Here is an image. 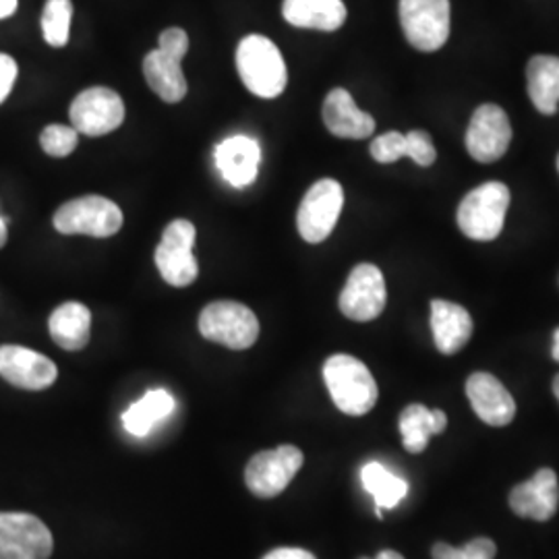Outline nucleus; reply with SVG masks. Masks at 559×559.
<instances>
[{"mask_svg":"<svg viewBox=\"0 0 559 559\" xmlns=\"http://www.w3.org/2000/svg\"><path fill=\"white\" fill-rule=\"evenodd\" d=\"M559 506L558 477L551 468H540L531 480H524L510 491V508L520 519L547 522Z\"/></svg>","mask_w":559,"mask_h":559,"instance_id":"nucleus-17","label":"nucleus"},{"mask_svg":"<svg viewBox=\"0 0 559 559\" xmlns=\"http://www.w3.org/2000/svg\"><path fill=\"white\" fill-rule=\"evenodd\" d=\"M55 539L40 519L0 512V559H50Z\"/></svg>","mask_w":559,"mask_h":559,"instance_id":"nucleus-10","label":"nucleus"},{"mask_svg":"<svg viewBox=\"0 0 559 559\" xmlns=\"http://www.w3.org/2000/svg\"><path fill=\"white\" fill-rule=\"evenodd\" d=\"M282 15L300 29L336 32L346 21V4L342 0H284Z\"/></svg>","mask_w":559,"mask_h":559,"instance_id":"nucleus-21","label":"nucleus"},{"mask_svg":"<svg viewBox=\"0 0 559 559\" xmlns=\"http://www.w3.org/2000/svg\"><path fill=\"white\" fill-rule=\"evenodd\" d=\"M400 25L411 46L436 52L450 38V0H400Z\"/></svg>","mask_w":559,"mask_h":559,"instance_id":"nucleus-7","label":"nucleus"},{"mask_svg":"<svg viewBox=\"0 0 559 559\" xmlns=\"http://www.w3.org/2000/svg\"><path fill=\"white\" fill-rule=\"evenodd\" d=\"M214 160L221 170L222 179L235 189H245L253 185L260 175V141L249 135H233L216 145Z\"/></svg>","mask_w":559,"mask_h":559,"instance_id":"nucleus-16","label":"nucleus"},{"mask_svg":"<svg viewBox=\"0 0 559 559\" xmlns=\"http://www.w3.org/2000/svg\"><path fill=\"white\" fill-rule=\"evenodd\" d=\"M431 330L441 355H456L473 336V318L456 302L431 300Z\"/></svg>","mask_w":559,"mask_h":559,"instance_id":"nucleus-20","label":"nucleus"},{"mask_svg":"<svg viewBox=\"0 0 559 559\" xmlns=\"http://www.w3.org/2000/svg\"><path fill=\"white\" fill-rule=\"evenodd\" d=\"M466 396L477 417L491 427H506L516 417V402L512 394L491 373H473L466 380Z\"/></svg>","mask_w":559,"mask_h":559,"instance_id":"nucleus-18","label":"nucleus"},{"mask_svg":"<svg viewBox=\"0 0 559 559\" xmlns=\"http://www.w3.org/2000/svg\"><path fill=\"white\" fill-rule=\"evenodd\" d=\"M60 235H85L94 239L115 237L122 228V212L115 201L102 195H83L62 203L55 214Z\"/></svg>","mask_w":559,"mask_h":559,"instance_id":"nucleus-6","label":"nucleus"},{"mask_svg":"<svg viewBox=\"0 0 559 559\" xmlns=\"http://www.w3.org/2000/svg\"><path fill=\"white\" fill-rule=\"evenodd\" d=\"M512 141V124L498 104L479 106L466 129V150L477 162L491 164L503 158Z\"/></svg>","mask_w":559,"mask_h":559,"instance_id":"nucleus-14","label":"nucleus"},{"mask_svg":"<svg viewBox=\"0 0 559 559\" xmlns=\"http://www.w3.org/2000/svg\"><path fill=\"white\" fill-rule=\"evenodd\" d=\"M554 394L559 400V376H556V380H554Z\"/></svg>","mask_w":559,"mask_h":559,"instance_id":"nucleus-38","label":"nucleus"},{"mask_svg":"<svg viewBox=\"0 0 559 559\" xmlns=\"http://www.w3.org/2000/svg\"><path fill=\"white\" fill-rule=\"evenodd\" d=\"M20 67L13 57L0 52V104L11 96V90L17 81Z\"/></svg>","mask_w":559,"mask_h":559,"instance_id":"nucleus-32","label":"nucleus"},{"mask_svg":"<svg viewBox=\"0 0 559 559\" xmlns=\"http://www.w3.org/2000/svg\"><path fill=\"white\" fill-rule=\"evenodd\" d=\"M385 300L388 290L380 267L373 263H360L346 280L338 305L344 318L365 323L380 318Z\"/></svg>","mask_w":559,"mask_h":559,"instance_id":"nucleus-13","label":"nucleus"},{"mask_svg":"<svg viewBox=\"0 0 559 559\" xmlns=\"http://www.w3.org/2000/svg\"><path fill=\"white\" fill-rule=\"evenodd\" d=\"M360 480H362V487L376 500V508H378L376 512L380 519H383V510L396 508L408 493V483L392 475L380 462L365 464L360 471Z\"/></svg>","mask_w":559,"mask_h":559,"instance_id":"nucleus-26","label":"nucleus"},{"mask_svg":"<svg viewBox=\"0 0 559 559\" xmlns=\"http://www.w3.org/2000/svg\"><path fill=\"white\" fill-rule=\"evenodd\" d=\"M175 406H177V400L170 392H166L162 388L150 390L143 399L131 404L129 411H124L122 425L131 436L145 438L154 429L156 423L173 415Z\"/></svg>","mask_w":559,"mask_h":559,"instance_id":"nucleus-25","label":"nucleus"},{"mask_svg":"<svg viewBox=\"0 0 559 559\" xmlns=\"http://www.w3.org/2000/svg\"><path fill=\"white\" fill-rule=\"evenodd\" d=\"M558 170H559V156H558Z\"/></svg>","mask_w":559,"mask_h":559,"instance_id":"nucleus-39","label":"nucleus"},{"mask_svg":"<svg viewBox=\"0 0 559 559\" xmlns=\"http://www.w3.org/2000/svg\"><path fill=\"white\" fill-rule=\"evenodd\" d=\"M498 554V547L491 539L468 540L464 547H452L448 543H436L431 549L433 559H493Z\"/></svg>","mask_w":559,"mask_h":559,"instance_id":"nucleus-29","label":"nucleus"},{"mask_svg":"<svg viewBox=\"0 0 559 559\" xmlns=\"http://www.w3.org/2000/svg\"><path fill=\"white\" fill-rule=\"evenodd\" d=\"M528 98L545 117H554L559 110V57L537 55L526 67Z\"/></svg>","mask_w":559,"mask_h":559,"instance_id":"nucleus-22","label":"nucleus"},{"mask_svg":"<svg viewBox=\"0 0 559 559\" xmlns=\"http://www.w3.org/2000/svg\"><path fill=\"white\" fill-rule=\"evenodd\" d=\"M237 71L245 87L263 100L282 96L288 83L286 62L278 46L260 34H251L239 41Z\"/></svg>","mask_w":559,"mask_h":559,"instance_id":"nucleus-1","label":"nucleus"},{"mask_svg":"<svg viewBox=\"0 0 559 559\" xmlns=\"http://www.w3.org/2000/svg\"><path fill=\"white\" fill-rule=\"evenodd\" d=\"M73 20L71 0H46L41 13V34L52 48H62L69 41Z\"/></svg>","mask_w":559,"mask_h":559,"instance_id":"nucleus-27","label":"nucleus"},{"mask_svg":"<svg viewBox=\"0 0 559 559\" xmlns=\"http://www.w3.org/2000/svg\"><path fill=\"white\" fill-rule=\"evenodd\" d=\"M124 102L110 87H87L71 104V124L87 138L117 131L124 120Z\"/></svg>","mask_w":559,"mask_h":559,"instance_id":"nucleus-12","label":"nucleus"},{"mask_svg":"<svg viewBox=\"0 0 559 559\" xmlns=\"http://www.w3.org/2000/svg\"><path fill=\"white\" fill-rule=\"evenodd\" d=\"M371 156L380 164H394L406 156V135L399 131L383 133L371 141Z\"/></svg>","mask_w":559,"mask_h":559,"instance_id":"nucleus-30","label":"nucleus"},{"mask_svg":"<svg viewBox=\"0 0 559 559\" xmlns=\"http://www.w3.org/2000/svg\"><path fill=\"white\" fill-rule=\"evenodd\" d=\"M200 332L210 342L233 350H245L260 338V321L242 302L216 300L201 311Z\"/></svg>","mask_w":559,"mask_h":559,"instance_id":"nucleus-5","label":"nucleus"},{"mask_svg":"<svg viewBox=\"0 0 559 559\" xmlns=\"http://www.w3.org/2000/svg\"><path fill=\"white\" fill-rule=\"evenodd\" d=\"M195 237V226L189 221H173L162 233L154 260L162 278L175 288L191 286L198 280L200 263L193 255Z\"/></svg>","mask_w":559,"mask_h":559,"instance_id":"nucleus-8","label":"nucleus"},{"mask_svg":"<svg viewBox=\"0 0 559 559\" xmlns=\"http://www.w3.org/2000/svg\"><path fill=\"white\" fill-rule=\"evenodd\" d=\"M510 207V189L498 182H485L473 189L464 200L460 201L459 228L464 237L471 240H496L503 230L506 214Z\"/></svg>","mask_w":559,"mask_h":559,"instance_id":"nucleus-4","label":"nucleus"},{"mask_svg":"<svg viewBox=\"0 0 559 559\" xmlns=\"http://www.w3.org/2000/svg\"><path fill=\"white\" fill-rule=\"evenodd\" d=\"M406 156L413 158L423 168L431 166L438 158V152H436L431 135L427 131H420V129L406 133Z\"/></svg>","mask_w":559,"mask_h":559,"instance_id":"nucleus-31","label":"nucleus"},{"mask_svg":"<svg viewBox=\"0 0 559 559\" xmlns=\"http://www.w3.org/2000/svg\"><path fill=\"white\" fill-rule=\"evenodd\" d=\"M321 117L325 129L340 140H367L376 131V119L362 112L344 87H336L325 96Z\"/></svg>","mask_w":559,"mask_h":559,"instance_id":"nucleus-19","label":"nucleus"},{"mask_svg":"<svg viewBox=\"0 0 559 559\" xmlns=\"http://www.w3.org/2000/svg\"><path fill=\"white\" fill-rule=\"evenodd\" d=\"M40 145L50 158H67L80 145V131L69 124H48L41 131Z\"/></svg>","mask_w":559,"mask_h":559,"instance_id":"nucleus-28","label":"nucleus"},{"mask_svg":"<svg viewBox=\"0 0 559 559\" xmlns=\"http://www.w3.org/2000/svg\"><path fill=\"white\" fill-rule=\"evenodd\" d=\"M328 392L344 415L362 417L378 404V383L362 360L350 355H334L323 365Z\"/></svg>","mask_w":559,"mask_h":559,"instance_id":"nucleus-2","label":"nucleus"},{"mask_svg":"<svg viewBox=\"0 0 559 559\" xmlns=\"http://www.w3.org/2000/svg\"><path fill=\"white\" fill-rule=\"evenodd\" d=\"M0 378L21 390L40 392L57 381L59 369L52 360L32 348L4 344L0 346Z\"/></svg>","mask_w":559,"mask_h":559,"instance_id":"nucleus-15","label":"nucleus"},{"mask_svg":"<svg viewBox=\"0 0 559 559\" xmlns=\"http://www.w3.org/2000/svg\"><path fill=\"white\" fill-rule=\"evenodd\" d=\"M448 427L445 413L436 408L429 411L423 404H411L400 415V433L404 441V450L411 454H420L427 445L431 436H440Z\"/></svg>","mask_w":559,"mask_h":559,"instance_id":"nucleus-24","label":"nucleus"},{"mask_svg":"<svg viewBox=\"0 0 559 559\" xmlns=\"http://www.w3.org/2000/svg\"><path fill=\"white\" fill-rule=\"evenodd\" d=\"M20 0H0V20H7L11 15H15Z\"/></svg>","mask_w":559,"mask_h":559,"instance_id":"nucleus-34","label":"nucleus"},{"mask_svg":"<svg viewBox=\"0 0 559 559\" xmlns=\"http://www.w3.org/2000/svg\"><path fill=\"white\" fill-rule=\"evenodd\" d=\"M344 207V189L338 180L321 179L305 193L297 212V228L302 240L318 245L328 239Z\"/></svg>","mask_w":559,"mask_h":559,"instance_id":"nucleus-9","label":"nucleus"},{"mask_svg":"<svg viewBox=\"0 0 559 559\" xmlns=\"http://www.w3.org/2000/svg\"><path fill=\"white\" fill-rule=\"evenodd\" d=\"M263 559H318L307 549H297V547H280L270 551Z\"/></svg>","mask_w":559,"mask_h":559,"instance_id":"nucleus-33","label":"nucleus"},{"mask_svg":"<svg viewBox=\"0 0 559 559\" xmlns=\"http://www.w3.org/2000/svg\"><path fill=\"white\" fill-rule=\"evenodd\" d=\"M7 224H9V221L0 216V249L7 245V239H9V226Z\"/></svg>","mask_w":559,"mask_h":559,"instance_id":"nucleus-35","label":"nucleus"},{"mask_svg":"<svg viewBox=\"0 0 559 559\" xmlns=\"http://www.w3.org/2000/svg\"><path fill=\"white\" fill-rule=\"evenodd\" d=\"M302 452L295 445H280L249 460L245 480L253 496L270 500L280 496L302 466Z\"/></svg>","mask_w":559,"mask_h":559,"instance_id":"nucleus-11","label":"nucleus"},{"mask_svg":"<svg viewBox=\"0 0 559 559\" xmlns=\"http://www.w3.org/2000/svg\"><path fill=\"white\" fill-rule=\"evenodd\" d=\"M50 336L64 350H81L90 342L92 311L81 302H64L57 307L48 321Z\"/></svg>","mask_w":559,"mask_h":559,"instance_id":"nucleus-23","label":"nucleus"},{"mask_svg":"<svg viewBox=\"0 0 559 559\" xmlns=\"http://www.w3.org/2000/svg\"><path fill=\"white\" fill-rule=\"evenodd\" d=\"M189 52V36L180 27H168L160 36L156 50L143 59V75L152 92L168 104H177L187 96V80L180 62Z\"/></svg>","mask_w":559,"mask_h":559,"instance_id":"nucleus-3","label":"nucleus"},{"mask_svg":"<svg viewBox=\"0 0 559 559\" xmlns=\"http://www.w3.org/2000/svg\"><path fill=\"white\" fill-rule=\"evenodd\" d=\"M551 357L558 360L559 362V328L556 330V334H554V348H551Z\"/></svg>","mask_w":559,"mask_h":559,"instance_id":"nucleus-37","label":"nucleus"},{"mask_svg":"<svg viewBox=\"0 0 559 559\" xmlns=\"http://www.w3.org/2000/svg\"><path fill=\"white\" fill-rule=\"evenodd\" d=\"M367 559V558H360ZM376 559H404L400 556L399 551H390V549H385V551H381L380 556Z\"/></svg>","mask_w":559,"mask_h":559,"instance_id":"nucleus-36","label":"nucleus"}]
</instances>
